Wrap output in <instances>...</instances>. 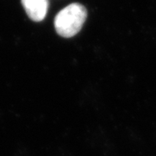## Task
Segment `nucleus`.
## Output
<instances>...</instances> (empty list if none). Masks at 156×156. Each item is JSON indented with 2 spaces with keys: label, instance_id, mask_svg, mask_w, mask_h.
Instances as JSON below:
<instances>
[{
  "label": "nucleus",
  "instance_id": "2",
  "mask_svg": "<svg viewBox=\"0 0 156 156\" xmlns=\"http://www.w3.org/2000/svg\"><path fill=\"white\" fill-rule=\"evenodd\" d=\"M28 17L35 22L44 19L48 11V0H21Z\"/></svg>",
  "mask_w": 156,
  "mask_h": 156
},
{
  "label": "nucleus",
  "instance_id": "1",
  "mask_svg": "<svg viewBox=\"0 0 156 156\" xmlns=\"http://www.w3.org/2000/svg\"><path fill=\"white\" fill-rule=\"evenodd\" d=\"M87 18V10L78 3L70 4L60 11L55 17L56 31L62 37H72L81 30Z\"/></svg>",
  "mask_w": 156,
  "mask_h": 156
}]
</instances>
